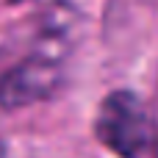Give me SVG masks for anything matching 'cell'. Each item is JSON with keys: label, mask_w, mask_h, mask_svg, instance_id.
<instances>
[{"label": "cell", "mask_w": 158, "mask_h": 158, "mask_svg": "<svg viewBox=\"0 0 158 158\" xmlns=\"http://www.w3.org/2000/svg\"><path fill=\"white\" fill-rule=\"evenodd\" d=\"M156 158H158V117H156Z\"/></svg>", "instance_id": "cell-3"}, {"label": "cell", "mask_w": 158, "mask_h": 158, "mask_svg": "<svg viewBox=\"0 0 158 158\" xmlns=\"http://www.w3.org/2000/svg\"><path fill=\"white\" fill-rule=\"evenodd\" d=\"M72 36H75V11L58 3L44 14L33 50L0 75V108L17 111L53 97L64 81Z\"/></svg>", "instance_id": "cell-1"}, {"label": "cell", "mask_w": 158, "mask_h": 158, "mask_svg": "<svg viewBox=\"0 0 158 158\" xmlns=\"http://www.w3.org/2000/svg\"><path fill=\"white\" fill-rule=\"evenodd\" d=\"M94 133L117 158H156V117L128 89L103 97Z\"/></svg>", "instance_id": "cell-2"}, {"label": "cell", "mask_w": 158, "mask_h": 158, "mask_svg": "<svg viewBox=\"0 0 158 158\" xmlns=\"http://www.w3.org/2000/svg\"><path fill=\"white\" fill-rule=\"evenodd\" d=\"M8 3H22V0H8Z\"/></svg>", "instance_id": "cell-4"}]
</instances>
